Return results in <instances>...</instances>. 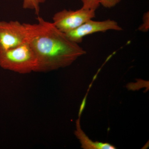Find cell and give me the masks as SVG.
Segmentation results:
<instances>
[{
    "instance_id": "cell-1",
    "label": "cell",
    "mask_w": 149,
    "mask_h": 149,
    "mask_svg": "<svg viewBox=\"0 0 149 149\" xmlns=\"http://www.w3.org/2000/svg\"><path fill=\"white\" fill-rule=\"evenodd\" d=\"M37 22L25 23L27 42L37 59L35 72H47L69 66L86 52L69 40L52 22L38 16Z\"/></svg>"
},
{
    "instance_id": "cell-4",
    "label": "cell",
    "mask_w": 149,
    "mask_h": 149,
    "mask_svg": "<svg viewBox=\"0 0 149 149\" xmlns=\"http://www.w3.org/2000/svg\"><path fill=\"white\" fill-rule=\"evenodd\" d=\"M27 42V32L25 23L17 20L0 21V52Z\"/></svg>"
},
{
    "instance_id": "cell-3",
    "label": "cell",
    "mask_w": 149,
    "mask_h": 149,
    "mask_svg": "<svg viewBox=\"0 0 149 149\" xmlns=\"http://www.w3.org/2000/svg\"><path fill=\"white\" fill-rule=\"evenodd\" d=\"M95 11L83 7L75 10L64 9L54 15L52 22L60 31L66 34L95 17Z\"/></svg>"
},
{
    "instance_id": "cell-2",
    "label": "cell",
    "mask_w": 149,
    "mask_h": 149,
    "mask_svg": "<svg viewBox=\"0 0 149 149\" xmlns=\"http://www.w3.org/2000/svg\"><path fill=\"white\" fill-rule=\"evenodd\" d=\"M37 63L35 52L27 42L0 52V67L4 69L19 74H27L35 72Z\"/></svg>"
},
{
    "instance_id": "cell-8",
    "label": "cell",
    "mask_w": 149,
    "mask_h": 149,
    "mask_svg": "<svg viewBox=\"0 0 149 149\" xmlns=\"http://www.w3.org/2000/svg\"><path fill=\"white\" fill-rule=\"evenodd\" d=\"M83 8L96 10L100 5L99 0H81Z\"/></svg>"
},
{
    "instance_id": "cell-10",
    "label": "cell",
    "mask_w": 149,
    "mask_h": 149,
    "mask_svg": "<svg viewBox=\"0 0 149 149\" xmlns=\"http://www.w3.org/2000/svg\"><path fill=\"white\" fill-rule=\"evenodd\" d=\"M100 5L106 8H111L119 3L121 0H99Z\"/></svg>"
},
{
    "instance_id": "cell-5",
    "label": "cell",
    "mask_w": 149,
    "mask_h": 149,
    "mask_svg": "<svg viewBox=\"0 0 149 149\" xmlns=\"http://www.w3.org/2000/svg\"><path fill=\"white\" fill-rule=\"evenodd\" d=\"M110 30L120 31H122L123 29L114 20L108 19L97 21L90 19L76 29L65 34L70 40L79 44L82 42L83 38L87 35Z\"/></svg>"
},
{
    "instance_id": "cell-6",
    "label": "cell",
    "mask_w": 149,
    "mask_h": 149,
    "mask_svg": "<svg viewBox=\"0 0 149 149\" xmlns=\"http://www.w3.org/2000/svg\"><path fill=\"white\" fill-rule=\"evenodd\" d=\"M76 130L74 135L80 141L81 148L84 149H115V147L108 143H100L92 141L86 136L81 129L80 118L76 121Z\"/></svg>"
},
{
    "instance_id": "cell-9",
    "label": "cell",
    "mask_w": 149,
    "mask_h": 149,
    "mask_svg": "<svg viewBox=\"0 0 149 149\" xmlns=\"http://www.w3.org/2000/svg\"><path fill=\"white\" fill-rule=\"evenodd\" d=\"M143 24L139 27V30L141 32H148L149 29V11L144 14L143 18Z\"/></svg>"
},
{
    "instance_id": "cell-7",
    "label": "cell",
    "mask_w": 149,
    "mask_h": 149,
    "mask_svg": "<svg viewBox=\"0 0 149 149\" xmlns=\"http://www.w3.org/2000/svg\"><path fill=\"white\" fill-rule=\"evenodd\" d=\"M22 7L25 9L31 10L35 14L39 15L40 11V6L44 3L46 0H22Z\"/></svg>"
}]
</instances>
